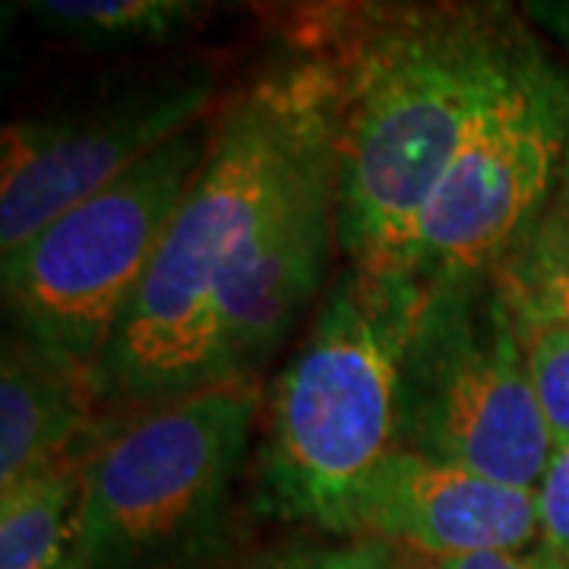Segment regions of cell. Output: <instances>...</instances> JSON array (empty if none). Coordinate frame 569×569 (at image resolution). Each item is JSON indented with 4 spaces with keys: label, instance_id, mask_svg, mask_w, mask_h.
<instances>
[{
    "label": "cell",
    "instance_id": "obj_14",
    "mask_svg": "<svg viewBox=\"0 0 569 569\" xmlns=\"http://www.w3.org/2000/svg\"><path fill=\"white\" fill-rule=\"evenodd\" d=\"M26 10L54 39L121 51L178 39L209 7L187 0H39Z\"/></svg>",
    "mask_w": 569,
    "mask_h": 569
},
{
    "label": "cell",
    "instance_id": "obj_6",
    "mask_svg": "<svg viewBox=\"0 0 569 569\" xmlns=\"http://www.w3.org/2000/svg\"><path fill=\"white\" fill-rule=\"evenodd\" d=\"M399 447L538 488L553 437L516 310L490 269L425 284L399 373Z\"/></svg>",
    "mask_w": 569,
    "mask_h": 569
},
{
    "label": "cell",
    "instance_id": "obj_9",
    "mask_svg": "<svg viewBox=\"0 0 569 569\" xmlns=\"http://www.w3.org/2000/svg\"><path fill=\"white\" fill-rule=\"evenodd\" d=\"M332 247H339L336 159L326 118L219 288L206 336V389L260 380L323 288Z\"/></svg>",
    "mask_w": 569,
    "mask_h": 569
},
{
    "label": "cell",
    "instance_id": "obj_18",
    "mask_svg": "<svg viewBox=\"0 0 569 569\" xmlns=\"http://www.w3.org/2000/svg\"><path fill=\"white\" fill-rule=\"evenodd\" d=\"M402 557L411 569H560L541 548L449 557V560H427V557H408V553H402Z\"/></svg>",
    "mask_w": 569,
    "mask_h": 569
},
{
    "label": "cell",
    "instance_id": "obj_7",
    "mask_svg": "<svg viewBox=\"0 0 569 569\" xmlns=\"http://www.w3.org/2000/svg\"><path fill=\"white\" fill-rule=\"evenodd\" d=\"M569 82L545 58L452 156L399 260L421 284L485 272L560 183Z\"/></svg>",
    "mask_w": 569,
    "mask_h": 569
},
{
    "label": "cell",
    "instance_id": "obj_19",
    "mask_svg": "<svg viewBox=\"0 0 569 569\" xmlns=\"http://www.w3.org/2000/svg\"><path fill=\"white\" fill-rule=\"evenodd\" d=\"M560 190L569 197V142H567V156H563V171H560Z\"/></svg>",
    "mask_w": 569,
    "mask_h": 569
},
{
    "label": "cell",
    "instance_id": "obj_15",
    "mask_svg": "<svg viewBox=\"0 0 569 569\" xmlns=\"http://www.w3.org/2000/svg\"><path fill=\"white\" fill-rule=\"evenodd\" d=\"M519 332L529 358L535 399L545 415L553 447L569 443V332L560 326L519 317Z\"/></svg>",
    "mask_w": 569,
    "mask_h": 569
},
{
    "label": "cell",
    "instance_id": "obj_12",
    "mask_svg": "<svg viewBox=\"0 0 569 569\" xmlns=\"http://www.w3.org/2000/svg\"><path fill=\"white\" fill-rule=\"evenodd\" d=\"M82 456L0 493V569H82Z\"/></svg>",
    "mask_w": 569,
    "mask_h": 569
},
{
    "label": "cell",
    "instance_id": "obj_2",
    "mask_svg": "<svg viewBox=\"0 0 569 569\" xmlns=\"http://www.w3.org/2000/svg\"><path fill=\"white\" fill-rule=\"evenodd\" d=\"M323 58L253 82L216 118V140L104 351V418L206 389V336L219 288L329 118Z\"/></svg>",
    "mask_w": 569,
    "mask_h": 569
},
{
    "label": "cell",
    "instance_id": "obj_16",
    "mask_svg": "<svg viewBox=\"0 0 569 569\" xmlns=\"http://www.w3.org/2000/svg\"><path fill=\"white\" fill-rule=\"evenodd\" d=\"M538 548L560 569H569V443L553 447L548 468L535 488Z\"/></svg>",
    "mask_w": 569,
    "mask_h": 569
},
{
    "label": "cell",
    "instance_id": "obj_11",
    "mask_svg": "<svg viewBox=\"0 0 569 569\" xmlns=\"http://www.w3.org/2000/svg\"><path fill=\"white\" fill-rule=\"evenodd\" d=\"M96 383L3 332L0 355V493L77 459L104 421Z\"/></svg>",
    "mask_w": 569,
    "mask_h": 569
},
{
    "label": "cell",
    "instance_id": "obj_5",
    "mask_svg": "<svg viewBox=\"0 0 569 569\" xmlns=\"http://www.w3.org/2000/svg\"><path fill=\"white\" fill-rule=\"evenodd\" d=\"M216 140V118L187 127L86 203L3 257L7 329L96 383L104 351Z\"/></svg>",
    "mask_w": 569,
    "mask_h": 569
},
{
    "label": "cell",
    "instance_id": "obj_4",
    "mask_svg": "<svg viewBox=\"0 0 569 569\" xmlns=\"http://www.w3.org/2000/svg\"><path fill=\"white\" fill-rule=\"evenodd\" d=\"M263 408L260 380L111 415L82 456V569H209Z\"/></svg>",
    "mask_w": 569,
    "mask_h": 569
},
{
    "label": "cell",
    "instance_id": "obj_17",
    "mask_svg": "<svg viewBox=\"0 0 569 569\" xmlns=\"http://www.w3.org/2000/svg\"><path fill=\"white\" fill-rule=\"evenodd\" d=\"M257 569H411L399 550L373 541H348L336 548L288 550L269 557Z\"/></svg>",
    "mask_w": 569,
    "mask_h": 569
},
{
    "label": "cell",
    "instance_id": "obj_8",
    "mask_svg": "<svg viewBox=\"0 0 569 569\" xmlns=\"http://www.w3.org/2000/svg\"><path fill=\"white\" fill-rule=\"evenodd\" d=\"M212 96L216 73L183 67L86 108L7 123L0 142V253L29 244L41 228L209 118Z\"/></svg>",
    "mask_w": 569,
    "mask_h": 569
},
{
    "label": "cell",
    "instance_id": "obj_3",
    "mask_svg": "<svg viewBox=\"0 0 569 569\" xmlns=\"http://www.w3.org/2000/svg\"><path fill=\"white\" fill-rule=\"evenodd\" d=\"M425 284L348 266L269 396L263 507L351 535L355 503L399 447V373Z\"/></svg>",
    "mask_w": 569,
    "mask_h": 569
},
{
    "label": "cell",
    "instance_id": "obj_1",
    "mask_svg": "<svg viewBox=\"0 0 569 569\" xmlns=\"http://www.w3.org/2000/svg\"><path fill=\"white\" fill-rule=\"evenodd\" d=\"M323 63L332 80L336 231L348 266L399 272L452 156L541 61L493 7L367 10Z\"/></svg>",
    "mask_w": 569,
    "mask_h": 569
},
{
    "label": "cell",
    "instance_id": "obj_10",
    "mask_svg": "<svg viewBox=\"0 0 569 569\" xmlns=\"http://www.w3.org/2000/svg\"><path fill=\"white\" fill-rule=\"evenodd\" d=\"M348 538L427 560L531 550L535 490L396 447L361 490Z\"/></svg>",
    "mask_w": 569,
    "mask_h": 569
},
{
    "label": "cell",
    "instance_id": "obj_13",
    "mask_svg": "<svg viewBox=\"0 0 569 569\" xmlns=\"http://www.w3.org/2000/svg\"><path fill=\"white\" fill-rule=\"evenodd\" d=\"M490 276L519 317H535L569 332V197L560 183L490 263Z\"/></svg>",
    "mask_w": 569,
    "mask_h": 569
}]
</instances>
